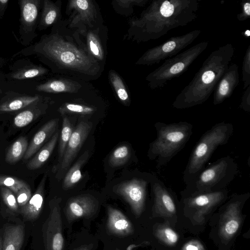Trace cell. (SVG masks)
Instances as JSON below:
<instances>
[{"label": "cell", "mask_w": 250, "mask_h": 250, "mask_svg": "<svg viewBox=\"0 0 250 250\" xmlns=\"http://www.w3.org/2000/svg\"><path fill=\"white\" fill-rule=\"evenodd\" d=\"M146 243V242H143L142 244H140L139 245H135V244H131L127 248L126 250H132L134 248L141 246L143 245L144 244Z\"/></svg>", "instance_id": "obj_45"}, {"label": "cell", "mask_w": 250, "mask_h": 250, "mask_svg": "<svg viewBox=\"0 0 250 250\" xmlns=\"http://www.w3.org/2000/svg\"><path fill=\"white\" fill-rule=\"evenodd\" d=\"M46 176V174L43 176L34 194L28 203L21 208V213L26 220H34L37 219L42 210Z\"/></svg>", "instance_id": "obj_22"}, {"label": "cell", "mask_w": 250, "mask_h": 250, "mask_svg": "<svg viewBox=\"0 0 250 250\" xmlns=\"http://www.w3.org/2000/svg\"><path fill=\"white\" fill-rule=\"evenodd\" d=\"M65 14L68 27L84 35L90 29L104 24L100 9L94 0H70L68 1Z\"/></svg>", "instance_id": "obj_8"}, {"label": "cell", "mask_w": 250, "mask_h": 250, "mask_svg": "<svg viewBox=\"0 0 250 250\" xmlns=\"http://www.w3.org/2000/svg\"><path fill=\"white\" fill-rule=\"evenodd\" d=\"M239 107L246 112H250V86L244 89Z\"/></svg>", "instance_id": "obj_43"}, {"label": "cell", "mask_w": 250, "mask_h": 250, "mask_svg": "<svg viewBox=\"0 0 250 250\" xmlns=\"http://www.w3.org/2000/svg\"><path fill=\"white\" fill-rule=\"evenodd\" d=\"M21 15L24 23L31 25L36 21L39 11L40 2L38 0H22L21 1Z\"/></svg>", "instance_id": "obj_31"}, {"label": "cell", "mask_w": 250, "mask_h": 250, "mask_svg": "<svg viewBox=\"0 0 250 250\" xmlns=\"http://www.w3.org/2000/svg\"><path fill=\"white\" fill-rule=\"evenodd\" d=\"M131 155L130 148L126 145L117 147L109 159V164L112 167H118L127 162Z\"/></svg>", "instance_id": "obj_34"}, {"label": "cell", "mask_w": 250, "mask_h": 250, "mask_svg": "<svg viewBox=\"0 0 250 250\" xmlns=\"http://www.w3.org/2000/svg\"><path fill=\"white\" fill-rule=\"evenodd\" d=\"M61 0L53 2L45 0L43 3V9L41 20V25L43 28L55 24L62 20Z\"/></svg>", "instance_id": "obj_26"}, {"label": "cell", "mask_w": 250, "mask_h": 250, "mask_svg": "<svg viewBox=\"0 0 250 250\" xmlns=\"http://www.w3.org/2000/svg\"><path fill=\"white\" fill-rule=\"evenodd\" d=\"M59 135L56 131L51 139L44 145L29 161L26 166L29 169L34 170L41 167L49 159L55 147Z\"/></svg>", "instance_id": "obj_24"}, {"label": "cell", "mask_w": 250, "mask_h": 250, "mask_svg": "<svg viewBox=\"0 0 250 250\" xmlns=\"http://www.w3.org/2000/svg\"><path fill=\"white\" fill-rule=\"evenodd\" d=\"M151 191L153 197V210L160 215L170 217L176 212V204L174 193L164 183L153 176L150 183Z\"/></svg>", "instance_id": "obj_15"}, {"label": "cell", "mask_w": 250, "mask_h": 250, "mask_svg": "<svg viewBox=\"0 0 250 250\" xmlns=\"http://www.w3.org/2000/svg\"><path fill=\"white\" fill-rule=\"evenodd\" d=\"M73 131V128L70 120L66 117H63L59 141V158L58 164L60 163L63 157L66 146Z\"/></svg>", "instance_id": "obj_32"}, {"label": "cell", "mask_w": 250, "mask_h": 250, "mask_svg": "<svg viewBox=\"0 0 250 250\" xmlns=\"http://www.w3.org/2000/svg\"><path fill=\"white\" fill-rule=\"evenodd\" d=\"M0 187H6L16 194L22 188L29 186L24 181L17 177L0 175Z\"/></svg>", "instance_id": "obj_36"}, {"label": "cell", "mask_w": 250, "mask_h": 250, "mask_svg": "<svg viewBox=\"0 0 250 250\" xmlns=\"http://www.w3.org/2000/svg\"><path fill=\"white\" fill-rule=\"evenodd\" d=\"M155 234L157 238L167 245H174L178 240V234L167 226L162 225L158 227Z\"/></svg>", "instance_id": "obj_35"}, {"label": "cell", "mask_w": 250, "mask_h": 250, "mask_svg": "<svg viewBox=\"0 0 250 250\" xmlns=\"http://www.w3.org/2000/svg\"><path fill=\"white\" fill-rule=\"evenodd\" d=\"M241 10L237 15V19L239 21H244L250 17V1L244 0L240 3Z\"/></svg>", "instance_id": "obj_42"}, {"label": "cell", "mask_w": 250, "mask_h": 250, "mask_svg": "<svg viewBox=\"0 0 250 250\" xmlns=\"http://www.w3.org/2000/svg\"><path fill=\"white\" fill-rule=\"evenodd\" d=\"M154 126L157 137L149 144L147 156L156 161V167L160 169L185 147L192 135L193 125L185 121L170 124L158 122Z\"/></svg>", "instance_id": "obj_4"}, {"label": "cell", "mask_w": 250, "mask_h": 250, "mask_svg": "<svg viewBox=\"0 0 250 250\" xmlns=\"http://www.w3.org/2000/svg\"><path fill=\"white\" fill-rule=\"evenodd\" d=\"M24 236L23 226L18 225L6 227L3 233L2 250H20Z\"/></svg>", "instance_id": "obj_23"}, {"label": "cell", "mask_w": 250, "mask_h": 250, "mask_svg": "<svg viewBox=\"0 0 250 250\" xmlns=\"http://www.w3.org/2000/svg\"><path fill=\"white\" fill-rule=\"evenodd\" d=\"M97 110L96 107L82 102H66L59 107L58 111L62 115L66 114H77L83 115L93 114Z\"/></svg>", "instance_id": "obj_28"}, {"label": "cell", "mask_w": 250, "mask_h": 250, "mask_svg": "<svg viewBox=\"0 0 250 250\" xmlns=\"http://www.w3.org/2000/svg\"><path fill=\"white\" fill-rule=\"evenodd\" d=\"M181 250H205L203 245L198 240H192L184 245Z\"/></svg>", "instance_id": "obj_44"}, {"label": "cell", "mask_w": 250, "mask_h": 250, "mask_svg": "<svg viewBox=\"0 0 250 250\" xmlns=\"http://www.w3.org/2000/svg\"><path fill=\"white\" fill-rule=\"evenodd\" d=\"M249 196V193L234 194L225 206L219 231L222 238L229 239L238 231L241 222V208Z\"/></svg>", "instance_id": "obj_14"}, {"label": "cell", "mask_w": 250, "mask_h": 250, "mask_svg": "<svg viewBox=\"0 0 250 250\" xmlns=\"http://www.w3.org/2000/svg\"><path fill=\"white\" fill-rule=\"evenodd\" d=\"M238 70V66L236 63L229 66L218 81L214 91V105L222 103L231 96L239 83Z\"/></svg>", "instance_id": "obj_18"}, {"label": "cell", "mask_w": 250, "mask_h": 250, "mask_svg": "<svg viewBox=\"0 0 250 250\" xmlns=\"http://www.w3.org/2000/svg\"><path fill=\"white\" fill-rule=\"evenodd\" d=\"M39 51L49 61L53 70L62 76L85 82L100 78L104 66L89 53L82 36L67 26L66 20L54 24L45 36Z\"/></svg>", "instance_id": "obj_1"}, {"label": "cell", "mask_w": 250, "mask_h": 250, "mask_svg": "<svg viewBox=\"0 0 250 250\" xmlns=\"http://www.w3.org/2000/svg\"><path fill=\"white\" fill-rule=\"evenodd\" d=\"M147 1L148 0H114L111 5L117 13L127 17L133 13L134 6H143Z\"/></svg>", "instance_id": "obj_30"}, {"label": "cell", "mask_w": 250, "mask_h": 250, "mask_svg": "<svg viewBox=\"0 0 250 250\" xmlns=\"http://www.w3.org/2000/svg\"><path fill=\"white\" fill-rule=\"evenodd\" d=\"M89 85L87 82L63 76L51 80L37 87V90L53 94L77 93Z\"/></svg>", "instance_id": "obj_19"}, {"label": "cell", "mask_w": 250, "mask_h": 250, "mask_svg": "<svg viewBox=\"0 0 250 250\" xmlns=\"http://www.w3.org/2000/svg\"><path fill=\"white\" fill-rule=\"evenodd\" d=\"M238 171L237 165L232 157H222L205 167L186 185L181 192H208L226 189Z\"/></svg>", "instance_id": "obj_6"}, {"label": "cell", "mask_w": 250, "mask_h": 250, "mask_svg": "<svg viewBox=\"0 0 250 250\" xmlns=\"http://www.w3.org/2000/svg\"></svg>", "instance_id": "obj_47"}, {"label": "cell", "mask_w": 250, "mask_h": 250, "mask_svg": "<svg viewBox=\"0 0 250 250\" xmlns=\"http://www.w3.org/2000/svg\"><path fill=\"white\" fill-rule=\"evenodd\" d=\"M0 191L2 199L8 208L12 211H17L19 206L14 193L4 187H0Z\"/></svg>", "instance_id": "obj_38"}, {"label": "cell", "mask_w": 250, "mask_h": 250, "mask_svg": "<svg viewBox=\"0 0 250 250\" xmlns=\"http://www.w3.org/2000/svg\"><path fill=\"white\" fill-rule=\"evenodd\" d=\"M242 74L244 90L250 86V44L248 46L243 58Z\"/></svg>", "instance_id": "obj_39"}, {"label": "cell", "mask_w": 250, "mask_h": 250, "mask_svg": "<svg viewBox=\"0 0 250 250\" xmlns=\"http://www.w3.org/2000/svg\"><path fill=\"white\" fill-rule=\"evenodd\" d=\"M197 0H154L131 19L125 38L137 42L157 40L171 30L186 26L197 18Z\"/></svg>", "instance_id": "obj_2"}, {"label": "cell", "mask_w": 250, "mask_h": 250, "mask_svg": "<svg viewBox=\"0 0 250 250\" xmlns=\"http://www.w3.org/2000/svg\"><path fill=\"white\" fill-rule=\"evenodd\" d=\"M77 250H90L89 249H88L87 247H83L80 249H79Z\"/></svg>", "instance_id": "obj_46"}, {"label": "cell", "mask_w": 250, "mask_h": 250, "mask_svg": "<svg viewBox=\"0 0 250 250\" xmlns=\"http://www.w3.org/2000/svg\"><path fill=\"white\" fill-rule=\"evenodd\" d=\"M108 78L111 85L120 101L126 105H129V94L121 76L115 70L111 69L108 72Z\"/></svg>", "instance_id": "obj_27"}, {"label": "cell", "mask_w": 250, "mask_h": 250, "mask_svg": "<svg viewBox=\"0 0 250 250\" xmlns=\"http://www.w3.org/2000/svg\"><path fill=\"white\" fill-rule=\"evenodd\" d=\"M182 195V203L186 209L195 211L196 215H203L219 205L228 198L227 189L208 192H194Z\"/></svg>", "instance_id": "obj_13"}, {"label": "cell", "mask_w": 250, "mask_h": 250, "mask_svg": "<svg viewBox=\"0 0 250 250\" xmlns=\"http://www.w3.org/2000/svg\"><path fill=\"white\" fill-rule=\"evenodd\" d=\"M58 119L50 120L35 134L28 146L26 152L23 156L25 160L29 159L37 152L43 145L54 134L58 127Z\"/></svg>", "instance_id": "obj_21"}, {"label": "cell", "mask_w": 250, "mask_h": 250, "mask_svg": "<svg viewBox=\"0 0 250 250\" xmlns=\"http://www.w3.org/2000/svg\"><path fill=\"white\" fill-rule=\"evenodd\" d=\"M16 198L19 207L25 206L32 197L31 190L29 187L21 188L16 194Z\"/></svg>", "instance_id": "obj_40"}, {"label": "cell", "mask_w": 250, "mask_h": 250, "mask_svg": "<svg viewBox=\"0 0 250 250\" xmlns=\"http://www.w3.org/2000/svg\"><path fill=\"white\" fill-rule=\"evenodd\" d=\"M38 99L37 96L18 98L1 104L0 105V111L11 112L18 110L35 102Z\"/></svg>", "instance_id": "obj_33"}, {"label": "cell", "mask_w": 250, "mask_h": 250, "mask_svg": "<svg viewBox=\"0 0 250 250\" xmlns=\"http://www.w3.org/2000/svg\"><path fill=\"white\" fill-rule=\"evenodd\" d=\"M40 115L39 112H35L31 110H26L19 113L14 119V125L19 128L24 127Z\"/></svg>", "instance_id": "obj_37"}, {"label": "cell", "mask_w": 250, "mask_h": 250, "mask_svg": "<svg viewBox=\"0 0 250 250\" xmlns=\"http://www.w3.org/2000/svg\"><path fill=\"white\" fill-rule=\"evenodd\" d=\"M201 31L194 30L172 37L160 44L146 50L136 62L137 65H151L171 58L191 44Z\"/></svg>", "instance_id": "obj_9"}, {"label": "cell", "mask_w": 250, "mask_h": 250, "mask_svg": "<svg viewBox=\"0 0 250 250\" xmlns=\"http://www.w3.org/2000/svg\"><path fill=\"white\" fill-rule=\"evenodd\" d=\"M92 127L91 122L82 121L73 130L68 141L63 157L60 163L53 168L57 178H62L77 155Z\"/></svg>", "instance_id": "obj_12"}, {"label": "cell", "mask_w": 250, "mask_h": 250, "mask_svg": "<svg viewBox=\"0 0 250 250\" xmlns=\"http://www.w3.org/2000/svg\"><path fill=\"white\" fill-rule=\"evenodd\" d=\"M60 202V198H57L49 203V215L42 228L45 250H63L64 248Z\"/></svg>", "instance_id": "obj_11"}, {"label": "cell", "mask_w": 250, "mask_h": 250, "mask_svg": "<svg viewBox=\"0 0 250 250\" xmlns=\"http://www.w3.org/2000/svg\"><path fill=\"white\" fill-rule=\"evenodd\" d=\"M107 228L112 234L120 236L131 234L134 231L131 222L120 210L107 208Z\"/></svg>", "instance_id": "obj_20"}, {"label": "cell", "mask_w": 250, "mask_h": 250, "mask_svg": "<svg viewBox=\"0 0 250 250\" xmlns=\"http://www.w3.org/2000/svg\"><path fill=\"white\" fill-rule=\"evenodd\" d=\"M233 132L232 125L223 122L214 125L203 134L194 147L183 172V179L186 185L205 167L218 146L227 144Z\"/></svg>", "instance_id": "obj_5"}, {"label": "cell", "mask_w": 250, "mask_h": 250, "mask_svg": "<svg viewBox=\"0 0 250 250\" xmlns=\"http://www.w3.org/2000/svg\"><path fill=\"white\" fill-rule=\"evenodd\" d=\"M235 52L231 43L212 51L189 83L175 98L172 106L186 109L204 103L214 92L217 84L229 66Z\"/></svg>", "instance_id": "obj_3"}, {"label": "cell", "mask_w": 250, "mask_h": 250, "mask_svg": "<svg viewBox=\"0 0 250 250\" xmlns=\"http://www.w3.org/2000/svg\"><path fill=\"white\" fill-rule=\"evenodd\" d=\"M98 208V202L89 194H83L70 198L66 206V216L69 221L93 215Z\"/></svg>", "instance_id": "obj_17"}, {"label": "cell", "mask_w": 250, "mask_h": 250, "mask_svg": "<svg viewBox=\"0 0 250 250\" xmlns=\"http://www.w3.org/2000/svg\"><path fill=\"white\" fill-rule=\"evenodd\" d=\"M89 151L86 150L66 172L62 182V188L68 189L74 187L82 178V168L89 158Z\"/></svg>", "instance_id": "obj_25"}, {"label": "cell", "mask_w": 250, "mask_h": 250, "mask_svg": "<svg viewBox=\"0 0 250 250\" xmlns=\"http://www.w3.org/2000/svg\"><path fill=\"white\" fill-rule=\"evenodd\" d=\"M208 42H202L176 55L165 60L146 78L151 89L163 87L172 79L185 73L189 66L207 49Z\"/></svg>", "instance_id": "obj_7"}, {"label": "cell", "mask_w": 250, "mask_h": 250, "mask_svg": "<svg viewBox=\"0 0 250 250\" xmlns=\"http://www.w3.org/2000/svg\"><path fill=\"white\" fill-rule=\"evenodd\" d=\"M82 37L90 55L104 66L107 55V27L103 24L88 30Z\"/></svg>", "instance_id": "obj_16"}, {"label": "cell", "mask_w": 250, "mask_h": 250, "mask_svg": "<svg viewBox=\"0 0 250 250\" xmlns=\"http://www.w3.org/2000/svg\"><path fill=\"white\" fill-rule=\"evenodd\" d=\"M153 176L148 178L135 177L123 182L115 188V192L123 197L130 205L134 214L139 217L143 212L148 184Z\"/></svg>", "instance_id": "obj_10"}, {"label": "cell", "mask_w": 250, "mask_h": 250, "mask_svg": "<svg viewBox=\"0 0 250 250\" xmlns=\"http://www.w3.org/2000/svg\"><path fill=\"white\" fill-rule=\"evenodd\" d=\"M28 146V141L26 137H19L9 148L5 156L6 162L11 164L18 162L24 156Z\"/></svg>", "instance_id": "obj_29"}, {"label": "cell", "mask_w": 250, "mask_h": 250, "mask_svg": "<svg viewBox=\"0 0 250 250\" xmlns=\"http://www.w3.org/2000/svg\"><path fill=\"white\" fill-rule=\"evenodd\" d=\"M47 70L42 67H34L22 71L15 75L16 79H26L33 78L45 74Z\"/></svg>", "instance_id": "obj_41"}]
</instances>
